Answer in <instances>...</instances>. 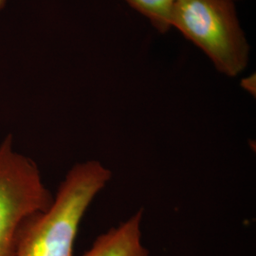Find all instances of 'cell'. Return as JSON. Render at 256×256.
Listing matches in <instances>:
<instances>
[{"mask_svg":"<svg viewBox=\"0 0 256 256\" xmlns=\"http://www.w3.org/2000/svg\"><path fill=\"white\" fill-rule=\"evenodd\" d=\"M232 0H174L171 28L206 55L220 74L236 77L247 68L250 46Z\"/></svg>","mask_w":256,"mask_h":256,"instance_id":"obj_2","label":"cell"},{"mask_svg":"<svg viewBox=\"0 0 256 256\" xmlns=\"http://www.w3.org/2000/svg\"><path fill=\"white\" fill-rule=\"evenodd\" d=\"M241 86L242 88L246 90V92H250V94H252L254 92V95L256 94V75H250L248 77H246L244 79H242L241 81Z\"/></svg>","mask_w":256,"mask_h":256,"instance_id":"obj_6","label":"cell"},{"mask_svg":"<svg viewBox=\"0 0 256 256\" xmlns=\"http://www.w3.org/2000/svg\"><path fill=\"white\" fill-rule=\"evenodd\" d=\"M128 5L148 19L156 30L165 34L171 30L170 12L174 0H124Z\"/></svg>","mask_w":256,"mask_h":256,"instance_id":"obj_5","label":"cell"},{"mask_svg":"<svg viewBox=\"0 0 256 256\" xmlns=\"http://www.w3.org/2000/svg\"><path fill=\"white\" fill-rule=\"evenodd\" d=\"M52 200L36 164L6 138L0 144V256H16L28 223Z\"/></svg>","mask_w":256,"mask_h":256,"instance_id":"obj_3","label":"cell"},{"mask_svg":"<svg viewBox=\"0 0 256 256\" xmlns=\"http://www.w3.org/2000/svg\"><path fill=\"white\" fill-rule=\"evenodd\" d=\"M6 1H7V0H0V9H2V8L4 7Z\"/></svg>","mask_w":256,"mask_h":256,"instance_id":"obj_7","label":"cell"},{"mask_svg":"<svg viewBox=\"0 0 256 256\" xmlns=\"http://www.w3.org/2000/svg\"><path fill=\"white\" fill-rule=\"evenodd\" d=\"M110 178V169L98 160L74 165L50 206L28 223L16 256H74L81 220Z\"/></svg>","mask_w":256,"mask_h":256,"instance_id":"obj_1","label":"cell"},{"mask_svg":"<svg viewBox=\"0 0 256 256\" xmlns=\"http://www.w3.org/2000/svg\"><path fill=\"white\" fill-rule=\"evenodd\" d=\"M232 1H234V2H238V1H240V0H232Z\"/></svg>","mask_w":256,"mask_h":256,"instance_id":"obj_8","label":"cell"},{"mask_svg":"<svg viewBox=\"0 0 256 256\" xmlns=\"http://www.w3.org/2000/svg\"><path fill=\"white\" fill-rule=\"evenodd\" d=\"M142 218L140 210L119 227L100 236L82 256H150L142 243Z\"/></svg>","mask_w":256,"mask_h":256,"instance_id":"obj_4","label":"cell"}]
</instances>
